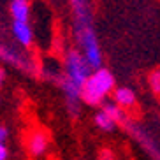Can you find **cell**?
<instances>
[{
	"label": "cell",
	"instance_id": "cell-1",
	"mask_svg": "<svg viewBox=\"0 0 160 160\" xmlns=\"http://www.w3.org/2000/svg\"><path fill=\"white\" fill-rule=\"evenodd\" d=\"M72 5V16H74V33L79 44L78 51L85 57L92 69L102 67V49H100L99 39L93 28V14L90 7V0H69Z\"/></svg>",
	"mask_w": 160,
	"mask_h": 160
},
{
	"label": "cell",
	"instance_id": "cell-2",
	"mask_svg": "<svg viewBox=\"0 0 160 160\" xmlns=\"http://www.w3.org/2000/svg\"><path fill=\"white\" fill-rule=\"evenodd\" d=\"M114 88H116V81L113 72L106 67L95 69L81 86V100L88 106H100L109 93H113Z\"/></svg>",
	"mask_w": 160,
	"mask_h": 160
},
{
	"label": "cell",
	"instance_id": "cell-3",
	"mask_svg": "<svg viewBox=\"0 0 160 160\" xmlns=\"http://www.w3.org/2000/svg\"><path fill=\"white\" fill-rule=\"evenodd\" d=\"M92 71L93 69L88 65V62L85 60V57L78 49H69L67 51L65 62H63V76L71 83H74L78 88H81L83 83L90 78Z\"/></svg>",
	"mask_w": 160,
	"mask_h": 160
},
{
	"label": "cell",
	"instance_id": "cell-4",
	"mask_svg": "<svg viewBox=\"0 0 160 160\" xmlns=\"http://www.w3.org/2000/svg\"><path fill=\"white\" fill-rule=\"evenodd\" d=\"M123 127H125V130H127L128 134H130V136L134 137V139H136V141L139 142V144H141L146 151H148V153H151V155H153V158L158 160V148H157V142L151 139L150 132H146L141 125H137V123L130 122V120H128Z\"/></svg>",
	"mask_w": 160,
	"mask_h": 160
},
{
	"label": "cell",
	"instance_id": "cell-5",
	"mask_svg": "<svg viewBox=\"0 0 160 160\" xmlns=\"http://www.w3.org/2000/svg\"><path fill=\"white\" fill-rule=\"evenodd\" d=\"M27 146L33 157H41L42 153H46L48 146H49V134L42 128H35L27 137Z\"/></svg>",
	"mask_w": 160,
	"mask_h": 160
},
{
	"label": "cell",
	"instance_id": "cell-6",
	"mask_svg": "<svg viewBox=\"0 0 160 160\" xmlns=\"http://www.w3.org/2000/svg\"><path fill=\"white\" fill-rule=\"evenodd\" d=\"M113 102L122 109H130L136 106L137 95L128 86H118V88L113 90Z\"/></svg>",
	"mask_w": 160,
	"mask_h": 160
},
{
	"label": "cell",
	"instance_id": "cell-7",
	"mask_svg": "<svg viewBox=\"0 0 160 160\" xmlns=\"http://www.w3.org/2000/svg\"><path fill=\"white\" fill-rule=\"evenodd\" d=\"M12 35L23 48H30L33 42V30L28 23L12 21Z\"/></svg>",
	"mask_w": 160,
	"mask_h": 160
},
{
	"label": "cell",
	"instance_id": "cell-8",
	"mask_svg": "<svg viewBox=\"0 0 160 160\" xmlns=\"http://www.w3.org/2000/svg\"><path fill=\"white\" fill-rule=\"evenodd\" d=\"M9 11H11V16H12L14 21L28 23V19H30V0H11Z\"/></svg>",
	"mask_w": 160,
	"mask_h": 160
},
{
	"label": "cell",
	"instance_id": "cell-9",
	"mask_svg": "<svg viewBox=\"0 0 160 160\" xmlns=\"http://www.w3.org/2000/svg\"><path fill=\"white\" fill-rule=\"evenodd\" d=\"M0 60L9 62L18 69H23V71H28V60L25 57H21L19 53H16L14 49H11L7 46H0Z\"/></svg>",
	"mask_w": 160,
	"mask_h": 160
},
{
	"label": "cell",
	"instance_id": "cell-10",
	"mask_svg": "<svg viewBox=\"0 0 160 160\" xmlns=\"http://www.w3.org/2000/svg\"><path fill=\"white\" fill-rule=\"evenodd\" d=\"M102 111L108 114L111 120H113V123L116 125V127H118V125H120V127H123V125L128 122L127 111H125V109H122V108H118V106L113 102V100H111V102H106V104H104V106H102Z\"/></svg>",
	"mask_w": 160,
	"mask_h": 160
},
{
	"label": "cell",
	"instance_id": "cell-11",
	"mask_svg": "<svg viewBox=\"0 0 160 160\" xmlns=\"http://www.w3.org/2000/svg\"><path fill=\"white\" fill-rule=\"evenodd\" d=\"M93 120H95V125H97V127H99L100 130H104V132H113L114 128H116V125L113 123V120H111V118H109L108 114L104 113L102 109L95 113Z\"/></svg>",
	"mask_w": 160,
	"mask_h": 160
},
{
	"label": "cell",
	"instance_id": "cell-12",
	"mask_svg": "<svg viewBox=\"0 0 160 160\" xmlns=\"http://www.w3.org/2000/svg\"><path fill=\"white\" fill-rule=\"evenodd\" d=\"M148 83H150V88L151 92L155 95L160 93V72L158 69H155V71H151L150 76H148Z\"/></svg>",
	"mask_w": 160,
	"mask_h": 160
},
{
	"label": "cell",
	"instance_id": "cell-13",
	"mask_svg": "<svg viewBox=\"0 0 160 160\" xmlns=\"http://www.w3.org/2000/svg\"><path fill=\"white\" fill-rule=\"evenodd\" d=\"M99 160H116V157H114V153L111 150L104 148V150H100V153H99Z\"/></svg>",
	"mask_w": 160,
	"mask_h": 160
},
{
	"label": "cell",
	"instance_id": "cell-14",
	"mask_svg": "<svg viewBox=\"0 0 160 160\" xmlns=\"http://www.w3.org/2000/svg\"><path fill=\"white\" fill-rule=\"evenodd\" d=\"M9 158V150L4 142H0V160H7Z\"/></svg>",
	"mask_w": 160,
	"mask_h": 160
},
{
	"label": "cell",
	"instance_id": "cell-15",
	"mask_svg": "<svg viewBox=\"0 0 160 160\" xmlns=\"http://www.w3.org/2000/svg\"><path fill=\"white\" fill-rule=\"evenodd\" d=\"M7 137H9V130H7L4 125H0V142H5Z\"/></svg>",
	"mask_w": 160,
	"mask_h": 160
},
{
	"label": "cell",
	"instance_id": "cell-16",
	"mask_svg": "<svg viewBox=\"0 0 160 160\" xmlns=\"http://www.w3.org/2000/svg\"><path fill=\"white\" fill-rule=\"evenodd\" d=\"M5 78H7V76H5V69L4 67H0V88L5 85Z\"/></svg>",
	"mask_w": 160,
	"mask_h": 160
}]
</instances>
